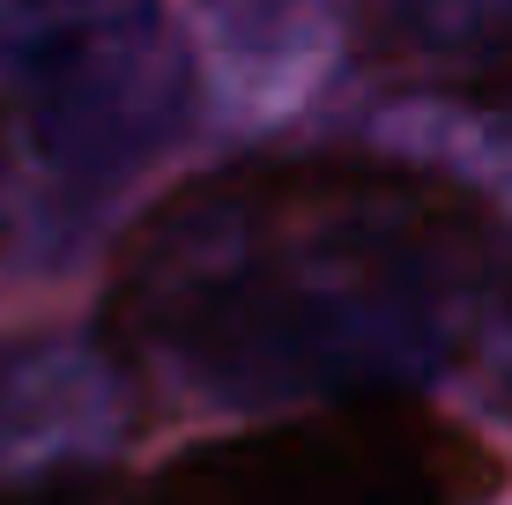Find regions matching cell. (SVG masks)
I'll use <instances>...</instances> for the list:
<instances>
[{"label": "cell", "instance_id": "cell-1", "mask_svg": "<svg viewBox=\"0 0 512 505\" xmlns=\"http://www.w3.org/2000/svg\"><path fill=\"white\" fill-rule=\"evenodd\" d=\"M512 290L468 186L401 156L297 149L186 179L112 260L104 342L231 409L416 394Z\"/></svg>", "mask_w": 512, "mask_h": 505}, {"label": "cell", "instance_id": "cell-2", "mask_svg": "<svg viewBox=\"0 0 512 505\" xmlns=\"http://www.w3.org/2000/svg\"><path fill=\"white\" fill-rule=\"evenodd\" d=\"M0 112L60 208H97L193 119L171 0H0Z\"/></svg>", "mask_w": 512, "mask_h": 505}, {"label": "cell", "instance_id": "cell-3", "mask_svg": "<svg viewBox=\"0 0 512 505\" xmlns=\"http://www.w3.org/2000/svg\"><path fill=\"white\" fill-rule=\"evenodd\" d=\"M505 461L416 394L260 416L186 446L127 505H483Z\"/></svg>", "mask_w": 512, "mask_h": 505}, {"label": "cell", "instance_id": "cell-4", "mask_svg": "<svg viewBox=\"0 0 512 505\" xmlns=\"http://www.w3.org/2000/svg\"><path fill=\"white\" fill-rule=\"evenodd\" d=\"M134 431V364L104 335H0V483L104 468Z\"/></svg>", "mask_w": 512, "mask_h": 505}, {"label": "cell", "instance_id": "cell-5", "mask_svg": "<svg viewBox=\"0 0 512 505\" xmlns=\"http://www.w3.org/2000/svg\"><path fill=\"white\" fill-rule=\"evenodd\" d=\"M357 45L409 90L512 112V0H357Z\"/></svg>", "mask_w": 512, "mask_h": 505}, {"label": "cell", "instance_id": "cell-6", "mask_svg": "<svg viewBox=\"0 0 512 505\" xmlns=\"http://www.w3.org/2000/svg\"><path fill=\"white\" fill-rule=\"evenodd\" d=\"M0 505H127V483L112 468H67L38 483H0Z\"/></svg>", "mask_w": 512, "mask_h": 505}]
</instances>
